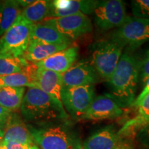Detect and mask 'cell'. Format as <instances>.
<instances>
[{
    "label": "cell",
    "mask_w": 149,
    "mask_h": 149,
    "mask_svg": "<svg viewBox=\"0 0 149 149\" xmlns=\"http://www.w3.org/2000/svg\"><path fill=\"white\" fill-rule=\"evenodd\" d=\"M140 60L132 52H124L114 72L107 80L109 95L122 109L131 107L135 100L139 81Z\"/></svg>",
    "instance_id": "6da1fadb"
},
{
    "label": "cell",
    "mask_w": 149,
    "mask_h": 149,
    "mask_svg": "<svg viewBox=\"0 0 149 149\" xmlns=\"http://www.w3.org/2000/svg\"><path fill=\"white\" fill-rule=\"evenodd\" d=\"M20 111L30 124L68 121L69 117L61 101L37 88H29L25 93Z\"/></svg>",
    "instance_id": "7a4b0ae2"
},
{
    "label": "cell",
    "mask_w": 149,
    "mask_h": 149,
    "mask_svg": "<svg viewBox=\"0 0 149 149\" xmlns=\"http://www.w3.org/2000/svg\"><path fill=\"white\" fill-rule=\"evenodd\" d=\"M27 126L40 149H83L79 135L68 121Z\"/></svg>",
    "instance_id": "3957f363"
},
{
    "label": "cell",
    "mask_w": 149,
    "mask_h": 149,
    "mask_svg": "<svg viewBox=\"0 0 149 149\" xmlns=\"http://www.w3.org/2000/svg\"><path fill=\"white\" fill-rule=\"evenodd\" d=\"M111 40L132 52L149 42V19L128 16L124 23L110 34Z\"/></svg>",
    "instance_id": "277c9868"
},
{
    "label": "cell",
    "mask_w": 149,
    "mask_h": 149,
    "mask_svg": "<svg viewBox=\"0 0 149 149\" xmlns=\"http://www.w3.org/2000/svg\"><path fill=\"white\" fill-rule=\"evenodd\" d=\"M122 51V47L109 39L93 44L90 62L100 77L107 81L109 79L116 68Z\"/></svg>",
    "instance_id": "5b68a950"
},
{
    "label": "cell",
    "mask_w": 149,
    "mask_h": 149,
    "mask_svg": "<svg viewBox=\"0 0 149 149\" xmlns=\"http://www.w3.org/2000/svg\"><path fill=\"white\" fill-rule=\"evenodd\" d=\"M32 24L20 15L0 37V55L22 57L29 44Z\"/></svg>",
    "instance_id": "8992f818"
},
{
    "label": "cell",
    "mask_w": 149,
    "mask_h": 149,
    "mask_svg": "<svg viewBox=\"0 0 149 149\" xmlns=\"http://www.w3.org/2000/svg\"><path fill=\"white\" fill-rule=\"evenodd\" d=\"M94 86L65 88L61 93V102L72 120H81L94 100Z\"/></svg>",
    "instance_id": "52a82bcc"
},
{
    "label": "cell",
    "mask_w": 149,
    "mask_h": 149,
    "mask_svg": "<svg viewBox=\"0 0 149 149\" xmlns=\"http://www.w3.org/2000/svg\"><path fill=\"white\" fill-rule=\"evenodd\" d=\"M93 13L95 23L101 31H109L120 27L128 17L126 4L122 0L97 1Z\"/></svg>",
    "instance_id": "ba28073f"
},
{
    "label": "cell",
    "mask_w": 149,
    "mask_h": 149,
    "mask_svg": "<svg viewBox=\"0 0 149 149\" xmlns=\"http://www.w3.org/2000/svg\"><path fill=\"white\" fill-rule=\"evenodd\" d=\"M46 21L54 26L61 34L69 39L71 42L88 34L93 30L90 19L83 14L51 18L46 19Z\"/></svg>",
    "instance_id": "9c48e42d"
},
{
    "label": "cell",
    "mask_w": 149,
    "mask_h": 149,
    "mask_svg": "<svg viewBox=\"0 0 149 149\" xmlns=\"http://www.w3.org/2000/svg\"><path fill=\"white\" fill-rule=\"evenodd\" d=\"M63 87L94 86L100 80V76L90 61H76L68 70L61 74Z\"/></svg>",
    "instance_id": "30bf717a"
},
{
    "label": "cell",
    "mask_w": 149,
    "mask_h": 149,
    "mask_svg": "<svg viewBox=\"0 0 149 149\" xmlns=\"http://www.w3.org/2000/svg\"><path fill=\"white\" fill-rule=\"evenodd\" d=\"M83 149H131L126 139L111 126L103 128L88 137L82 144Z\"/></svg>",
    "instance_id": "8fae6325"
},
{
    "label": "cell",
    "mask_w": 149,
    "mask_h": 149,
    "mask_svg": "<svg viewBox=\"0 0 149 149\" xmlns=\"http://www.w3.org/2000/svg\"><path fill=\"white\" fill-rule=\"evenodd\" d=\"M124 109L109 94L94 98L81 120H103L118 118L124 114Z\"/></svg>",
    "instance_id": "7c38bea8"
},
{
    "label": "cell",
    "mask_w": 149,
    "mask_h": 149,
    "mask_svg": "<svg viewBox=\"0 0 149 149\" xmlns=\"http://www.w3.org/2000/svg\"><path fill=\"white\" fill-rule=\"evenodd\" d=\"M97 1L94 0H55L52 1L50 17L57 18L77 14H92Z\"/></svg>",
    "instance_id": "4fadbf2b"
},
{
    "label": "cell",
    "mask_w": 149,
    "mask_h": 149,
    "mask_svg": "<svg viewBox=\"0 0 149 149\" xmlns=\"http://www.w3.org/2000/svg\"><path fill=\"white\" fill-rule=\"evenodd\" d=\"M79 48L72 45L66 49L50 56L40 62L35 63L40 68L62 74L68 70L77 60Z\"/></svg>",
    "instance_id": "5bb4252c"
},
{
    "label": "cell",
    "mask_w": 149,
    "mask_h": 149,
    "mask_svg": "<svg viewBox=\"0 0 149 149\" xmlns=\"http://www.w3.org/2000/svg\"><path fill=\"white\" fill-rule=\"evenodd\" d=\"M3 141L25 144H35L27 124L17 113L12 112L7 120L4 126Z\"/></svg>",
    "instance_id": "9a60e30c"
},
{
    "label": "cell",
    "mask_w": 149,
    "mask_h": 149,
    "mask_svg": "<svg viewBox=\"0 0 149 149\" xmlns=\"http://www.w3.org/2000/svg\"><path fill=\"white\" fill-rule=\"evenodd\" d=\"M34 81L35 88L40 89L61 101V93L63 88L61 74L37 66Z\"/></svg>",
    "instance_id": "2e32d148"
},
{
    "label": "cell",
    "mask_w": 149,
    "mask_h": 149,
    "mask_svg": "<svg viewBox=\"0 0 149 149\" xmlns=\"http://www.w3.org/2000/svg\"><path fill=\"white\" fill-rule=\"evenodd\" d=\"M135 116L128 120L118 130V134L124 139L137 136L143 128L149 122V93L141 100L137 107Z\"/></svg>",
    "instance_id": "e0dca14e"
},
{
    "label": "cell",
    "mask_w": 149,
    "mask_h": 149,
    "mask_svg": "<svg viewBox=\"0 0 149 149\" xmlns=\"http://www.w3.org/2000/svg\"><path fill=\"white\" fill-rule=\"evenodd\" d=\"M30 42L44 44H72L47 21L33 24L30 34Z\"/></svg>",
    "instance_id": "ac0fdd59"
},
{
    "label": "cell",
    "mask_w": 149,
    "mask_h": 149,
    "mask_svg": "<svg viewBox=\"0 0 149 149\" xmlns=\"http://www.w3.org/2000/svg\"><path fill=\"white\" fill-rule=\"evenodd\" d=\"M72 44H44L30 42L25 53L22 56L30 63H37L50 56L66 49Z\"/></svg>",
    "instance_id": "d6986e66"
},
{
    "label": "cell",
    "mask_w": 149,
    "mask_h": 149,
    "mask_svg": "<svg viewBox=\"0 0 149 149\" xmlns=\"http://www.w3.org/2000/svg\"><path fill=\"white\" fill-rule=\"evenodd\" d=\"M22 12L17 0L0 1V37L14 24Z\"/></svg>",
    "instance_id": "ffe728a7"
},
{
    "label": "cell",
    "mask_w": 149,
    "mask_h": 149,
    "mask_svg": "<svg viewBox=\"0 0 149 149\" xmlns=\"http://www.w3.org/2000/svg\"><path fill=\"white\" fill-rule=\"evenodd\" d=\"M52 1L38 0L22 10V15L32 24L42 22L50 17Z\"/></svg>",
    "instance_id": "44dd1931"
},
{
    "label": "cell",
    "mask_w": 149,
    "mask_h": 149,
    "mask_svg": "<svg viewBox=\"0 0 149 149\" xmlns=\"http://www.w3.org/2000/svg\"><path fill=\"white\" fill-rule=\"evenodd\" d=\"M25 91V87L0 88V106L11 112L20 109Z\"/></svg>",
    "instance_id": "7402d4cb"
},
{
    "label": "cell",
    "mask_w": 149,
    "mask_h": 149,
    "mask_svg": "<svg viewBox=\"0 0 149 149\" xmlns=\"http://www.w3.org/2000/svg\"><path fill=\"white\" fill-rule=\"evenodd\" d=\"M29 64L22 57L0 55V77L22 72Z\"/></svg>",
    "instance_id": "603a6c76"
},
{
    "label": "cell",
    "mask_w": 149,
    "mask_h": 149,
    "mask_svg": "<svg viewBox=\"0 0 149 149\" xmlns=\"http://www.w3.org/2000/svg\"><path fill=\"white\" fill-rule=\"evenodd\" d=\"M35 88L33 79L24 70L23 71L0 77V88L2 87H26Z\"/></svg>",
    "instance_id": "cb8c5ba5"
},
{
    "label": "cell",
    "mask_w": 149,
    "mask_h": 149,
    "mask_svg": "<svg viewBox=\"0 0 149 149\" xmlns=\"http://www.w3.org/2000/svg\"><path fill=\"white\" fill-rule=\"evenodd\" d=\"M131 10L135 17L149 19V0L132 1Z\"/></svg>",
    "instance_id": "d4e9b609"
},
{
    "label": "cell",
    "mask_w": 149,
    "mask_h": 149,
    "mask_svg": "<svg viewBox=\"0 0 149 149\" xmlns=\"http://www.w3.org/2000/svg\"><path fill=\"white\" fill-rule=\"evenodd\" d=\"M149 78V48L142 59L140 60V71H139V79L141 84L144 86L145 83Z\"/></svg>",
    "instance_id": "484cf974"
},
{
    "label": "cell",
    "mask_w": 149,
    "mask_h": 149,
    "mask_svg": "<svg viewBox=\"0 0 149 149\" xmlns=\"http://www.w3.org/2000/svg\"><path fill=\"white\" fill-rule=\"evenodd\" d=\"M1 145H2L6 149H40L35 144H25L15 142L2 141Z\"/></svg>",
    "instance_id": "4316f807"
},
{
    "label": "cell",
    "mask_w": 149,
    "mask_h": 149,
    "mask_svg": "<svg viewBox=\"0 0 149 149\" xmlns=\"http://www.w3.org/2000/svg\"><path fill=\"white\" fill-rule=\"evenodd\" d=\"M137 137L141 144L149 147V122L137 133Z\"/></svg>",
    "instance_id": "83f0119b"
},
{
    "label": "cell",
    "mask_w": 149,
    "mask_h": 149,
    "mask_svg": "<svg viewBox=\"0 0 149 149\" xmlns=\"http://www.w3.org/2000/svg\"><path fill=\"white\" fill-rule=\"evenodd\" d=\"M148 93H149V78L147 79L146 83H145V84L144 86V88H143L142 91H141L140 94L139 95V96L135 99V101H134L133 104H132L131 107H133L134 108L137 107V106H138V104L141 102V100H142L143 99H144L145 97L148 94Z\"/></svg>",
    "instance_id": "f1b7e54d"
},
{
    "label": "cell",
    "mask_w": 149,
    "mask_h": 149,
    "mask_svg": "<svg viewBox=\"0 0 149 149\" xmlns=\"http://www.w3.org/2000/svg\"><path fill=\"white\" fill-rule=\"evenodd\" d=\"M11 113L10 111L0 106V127L4 128L6 123Z\"/></svg>",
    "instance_id": "f546056e"
},
{
    "label": "cell",
    "mask_w": 149,
    "mask_h": 149,
    "mask_svg": "<svg viewBox=\"0 0 149 149\" xmlns=\"http://www.w3.org/2000/svg\"><path fill=\"white\" fill-rule=\"evenodd\" d=\"M35 1V0H17V2L22 8H26L29 6L34 3Z\"/></svg>",
    "instance_id": "4dcf8cb0"
},
{
    "label": "cell",
    "mask_w": 149,
    "mask_h": 149,
    "mask_svg": "<svg viewBox=\"0 0 149 149\" xmlns=\"http://www.w3.org/2000/svg\"><path fill=\"white\" fill-rule=\"evenodd\" d=\"M3 135H4V128L0 127V145L3 141Z\"/></svg>",
    "instance_id": "1f68e13d"
},
{
    "label": "cell",
    "mask_w": 149,
    "mask_h": 149,
    "mask_svg": "<svg viewBox=\"0 0 149 149\" xmlns=\"http://www.w3.org/2000/svg\"><path fill=\"white\" fill-rule=\"evenodd\" d=\"M0 149H6V148L2 146V145H0Z\"/></svg>",
    "instance_id": "d6a6232c"
}]
</instances>
